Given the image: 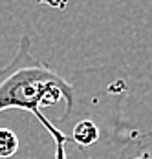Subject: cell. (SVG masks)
Segmentation results:
<instances>
[{
  "label": "cell",
  "instance_id": "6da1fadb",
  "mask_svg": "<svg viewBox=\"0 0 152 159\" xmlns=\"http://www.w3.org/2000/svg\"><path fill=\"white\" fill-rule=\"evenodd\" d=\"M31 39L24 35L18 42V49L13 61L0 70V111L18 108L35 115L42 123L46 115L42 106L66 102L64 121L75 104V86L66 82L50 66L31 55Z\"/></svg>",
  "mask_w": 152,
  "mask_h": 159
},
{
  "label": "cell",
  "instance_id": "7a4b0ae2",
  "mask_svg": "<svg viewBox=\"0 0 152 159\" xmlns=\"http://www.w3.org/2000/svg\"><path fill=\"white\" fill-rule=\"evenodd\" d=\"M117 159H152V132L137 134L119 150Z\"/></svg>",
  "mask_w": 152,
  "mask_h": 159
},
{
  "label": "cell",
  "instance_id": "3957f363",
  "mask_svg": "<svg viewBox=\"0 0 152 159\" xmlns=\"http://www.w3.org/2000/svg\"><path fill=\"white\" fill-rule=\"evenodd\" d=\"M101 137V130L97 126L95 121H90V119H81L74 125V130H72V143L77 144L79 148H88V146H93V144L99 141Z\"/></svg>",
  "mask_w": 152,
  "mask_h": 159
},
{
  "label": "cell",
  "instance_id": "277c9868",
  "mask_svg": "<svg viewBox=\"0 0 152 159\" xmlns=\"http://www.w3.org/2000/svg\"><path fill=\"white\" fill-rule=\"evenodd\" d=\"M18 150V137L9 128H0V159L15 156Z\"/></svg>",
  "mask_w": 152,
  "mask_h": 159
},
{
  "label": "cell",
  "instance_id": "5b68a950",
  "mask_svg": "<svg viewBox=\"0 0 152 159\" xmlns=\"http://www.w3.org/2000/svg\"><path fill=\"white\" fill-rule=\"evenodd\" d=\"M55 159H66L64 143H55Z\"/></svg>",
  "mask_w": 152,
  "mask_h": 159
}]
</instances>
